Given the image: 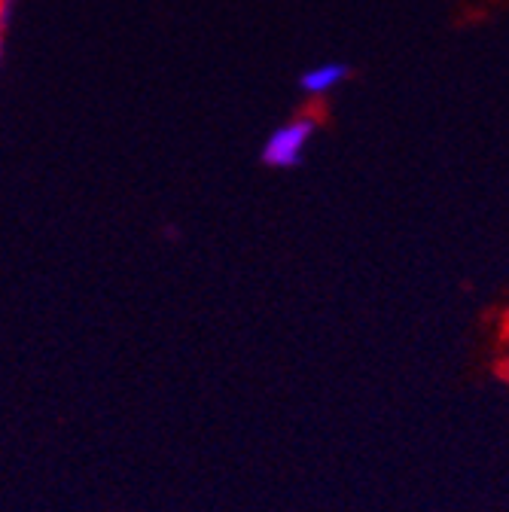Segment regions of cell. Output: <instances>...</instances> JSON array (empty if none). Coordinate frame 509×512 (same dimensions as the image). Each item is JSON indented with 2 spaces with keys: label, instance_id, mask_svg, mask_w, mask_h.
<instances>
[{
  "label": "cell",
  "instance_id": "obj_1",
  "mask_svg": "<svg viewBox=\"0 0 509 512\" xmlns=\"http://www.w3.org/2000/svg\"><path fill=\"white\" fill-rule=\"evenodd\" d=\"M314 135V119H290L275 128L263 147V162L272 168H290L305 156V147Z\"/></svg>",
  "mask_w": 509,
  "mask_h": 512
},
{
  "label": "cell",
  "instance_id": "obj_2",
  "mask_svg": "<svg viewBox=\"0 0 509 512\" xmlns=\"http://www.w3.org/2000/svg\"><path fill=\"white\" fill-rule=\"evenodd\" d=\"M348 77V68L339 61H327V64H317V68H308L299 80L302 92L308 95H327L333 92L342 80Z\"/></svg>",
  "mask_w": 509,
  "mask_h": 512
},
{
  "label": "cell",
  "instance_id": "obj_3",
  "mask_svg": "<svg viewBox=\"0 0 509 512\" xmlns=\"http://www.w3.org/2000/svg\"><path fill=\"white\" fill-rule=\"evenodd\" d=\"M0 55H4V43H0Z\"/></svg>",
  "mask_w": 509,
  "mask_h": 512
}]
</instances>
